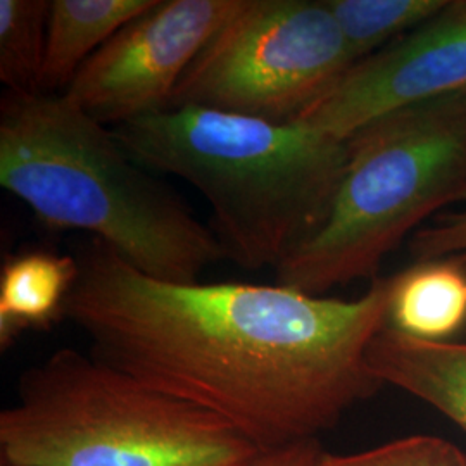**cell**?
Here are the masks:
<instances>
[{
  "mask_svg": "<svg viewBox=\"0 0 466 466\" xmlns=\"http://www.w3.org/2000/svg\"><path fill=\"white\" fill-rule=\"evenodd\" d=\"M76 258L63 317L90 354L221 418L259 451L317 439L383 387L367 350L390 279L340 300L279 283L163 282L94 238Z\"/></svg>",
  "mask_w": 466,
  "mask_h": 466,
  "instance_id": "1",
  "label": "cell"
},
{
  "mask_svg": "<svg viewBox=\"0 0 466 466\" xmlns=\"http://www.w3.org/2000/svg\"><path fill=\"white\" fill-rule=\"evenodd\" d=\"M0 185L49 230L90 233L163 282H199L227 259L184 200L65 94L4 92Z\"/></svg>",
  "mask_w": 466,
  "mask_h": 466,
  "instance_id": "2",
  "label": "cell"
},
{
  "mask_svg": "<svg viewBox=\"0 0 466 466\" xmlns=\"http://www.w3.org/2000/svg\"><path fill=\"white\" fill-rule=\"evenodd\" d=\"M111 130L140 167L182 178L204 196L225 258L250 271H277L317 232L348 161V140L300 121L188 106Z\"/></svg>",
  "mask_w": 466,
  "mask_h": 466,
  "instance_id": "3",
  "label": "cell"
},
{
  "mask_svg": "<svg viewBox=\"0 0 466 466\" xmlns=\"http://www.w3.org/2000/svg\"><path fill=\"white\" fill-rule=\"evenodd\" d=\"M258 454L221 418L69 348L23 371L0 413L13 466H246Z\"/></svg>",
  "mask_w": 466,
  "mask_h": 466,
  "instance_id": "4",
  "label": "cell"
},
{
  "mask_svg": "<svg viewBox=\"0 0 466 466\" xmlns=\"http://www.w3.org/2000/svg\"><path fill=\"white\" fill-rule=\"evenodd\" d=\"M454 202H466V94L377 117L348 138L327 218L277 269V283L323 296L375 280L406 237Z\"/></svg>",
  "mask_w": 466,
  "mask_h": 466,
  "instance_id": "5",
  "label": "cell"
},
{
  "mask_svg": "<svg viewBox=\"0 0 466 466\" xmlns=\"http://www.w3.org/2000/svg\"><path fill=\"white\" fill-rule=\"evenodd\" d=\"M354 65L327 0H240L185 71L169 107L296 123Z\"/></svg>",
  "mask_w": 466,
  "mask_h": 466,
  "instance_id": "6",
  "label": "cell"
},
{
  "mask_svg": "<svg viewBox=\"0 0 466 466\" xmlns=\"http://www.w3.org/2000/svg\"><path fill=\"white\" fill-rule=\"evenodd\" d=\"M240 0H156L100 47L63 92L102 125L169 107L200 50Z\"/></svg>",
  "mask_w": 466,
  "mask_h": 466,
  "instance_id": "7",
  "label": "cell"
},
{
  "mask_svg": "<svg viewBox=\"0 0 466 466\" xmlns=\"http://www.w3.org/2000/svg\"><path fill=\"white\" fill-rule=\"evenodd\" d=\"M463 94L466 0H451L415 32L358 61L299 121L348 140L387 113Z\"/></svg>",
  "mask_w": 466,
  "mask_h": 466,
  "instance_id": "8",
  "label": "cell"
},
{
  "mask_svg": "<svg viewBox=\"0 0 466 466\" xmlns=\"http://www.w3.org/2000/svg\"><path fill=\"white\" fill-rule=\"evenodd\" d=\"M367 363L382 385L425 400L466 432V342H427L383 325Z\"/></svg>",
  "mask_w": 466,
  "mask_h": 466,
  "instance_id": "9",
  "label": "cell"
},
{
  "mask_svg": "<svg viewBox=\"0 0 466 466\" xmlns=\"http://www.w3.org/2000/svg\"><path fill=\"white\" fill-rule=\"evenodd\" d=\"M80 275L78 258L50 250L9 256L0 269V348L26 330H47L65 313Z\"/></svg>",
  "mask_w": 466,
  "mask_h": 466,
  "instance_id": "10",
  "label": "cell"
},
{
  "mask_svg": "<svg viewBox=\"0 0 466 466\" xmlns=\"http://www.w3.org/2000/svg\"><path fill=\"white\" fill-rule=\"evenodd\" d=\"M156 0H50L40 92L63 94L80 67Z\"/></svg>",
  "mask_w": 466,
  "mask_h": 466,
  "instance_id": "11",
  "label": "cell"
},
{
  "mask_svg": "<svg viewBox=\"0 0 466 466\" xmlns=\"http://www.w3.org/2000/svg\"><path fill=\"white\" fill-rule=\"evenodd\" d=\"M465 323V267L425 261L390 277L385 327L427 342H448Z\"/></svg>",
  "mask_w": 466,
  "mask_h": 466,
  "instance_id": "12",
  "label": "cell"
},
{
  "mask_svg": "<svg viewBox=\"0 0 466 466\" xmlns=\"http://www.w3.org/2000/svg\"><path fill=\"white\" fill-rule=\"evenodd\" d=\"M450 0H327L358 61L429 23Z\"/></svg>",
  "mask_w": 466,
  "mask_h": 466,
  "instance_id": "13",
  "label": "cell"
},
{
  "mask_svg": "<svg viewBox=\"0 0 466 466\" xmlns=\"http://www.w3.org/2000/svg\"><path fill=\"white\" fill-rule=\"evenodd\" d=\"M49 11L47 0H0V82L5 92H40Z\"/></svg>",
  "mask_w": 466,
  "mask_h": 466,
  "instance_id": "14",
  "label": "cell"
},
{
  "mask_svg": "<svg viewBox=\"0 0 466 466\" xmlns=\"http://www.w3.org/2000/svg\"><path fill=\"white\" fill-rule=\"evenodd\" d=\"M317 466H466V454L446 439L411 435L352 454L323 451Z\"/></svg>",
  "mask_w": 466,
  "mask_h": 466,
  "instance_id": "15",
  "label": "cell"
},
{
  "mask_svg": "<svg viewBox=\"0 0 466 466\" xmlns=\"http://www.w3.org/2000/svg\"><path fill=\"white\" fill-rule=\"evenodd\" d=\"M415 263L452 261L466 268V206L446 217H435L410 238Z\"/></svg>",
  "mask_w": 466,
  "mask_h": 466,
  "instance_id": "16",
  "label": "cell"
},
{
  "mask_svg": "<svg viewBox=\"0 0 466 466\" xmlns=\"http://www.w3.org/2000/svg\"><path fill=\"white\" fill-rule=\"evenodd\" d=\"M321 452L318 439L300 441L277 450L259 451L246 466H317Z\"/></svg>",
  "mask_w": 466,
  "mask_h": 466,
  "instance_id": "17",
  "label": "cell"
},
{
  "mask_svg": "<svg viewBox=\"0 0 466 466\" xmlns=\"http://www.w3.org/2000/svg\"><path fill=\"white\" fill-rule=\"evenodd\" d=\"M0 466H13V465H9V463H4V461H0Z\"/></svg>",
  "mask_w": 466,
  "mask_h": 466,
  "instance_id": "18",
  "label": "cell"
}]
</instances>
